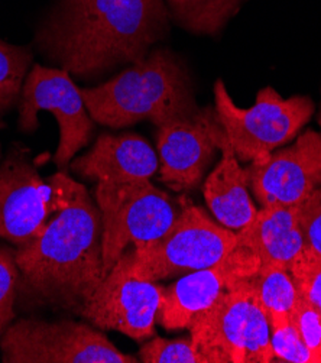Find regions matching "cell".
<instances>
[{
    "mask_svg": "<svg viewBox=\"0 0 321 363\" xmlns=\"http://www.w3.org/2000/svg\"><path fill=\"white\" fill-rule=\"evenodd\" d=\"M164 0H61L38 36L47 57L77 77L137 62L168 30Z\"/></svg>",
    "mask_w": 321,
    "mask_h": 363,
    "instance_id": "cell-1",
    "label": "cell"
},
{
    "mask_svg": "<svg viewBox=\"0 0 321 363\" xmlns=\"http://www.w3.org/2000/svg\"><path fill=\"white\" fill-rule=\"evenodd\" d=\"M103 226L86 187L44 232L16 247V306L77 313L104 279Z\"/></svg>",
    "mask_w": 321,
    "mask_h": 363,
    "instance_id": "cell-2",
    "label": "cell"
},
{
    "mask_svg": "<svg viewBox=\"0 0 321 363\" xmlns=\"http://www.w3.org/2000/svg\"><path fill=\"white\" fill-rule=\"evenodd\" d=\"M81 96L91 119L113 129L142 121L159 128L198 111L184 62L165 48L150 52L101 86L81 89Z\"/></svg>",
    "mask_w": 321,
    "mask_h": 363,
    "instance_id": "cell-3",
    "label": "cell"
},
{
    "mask_svg": "<svg viewBox=\"0 0 321 363\" xmlns=\"http://www.w3.org/2000/svg\"><path fill=\"white\" fill-rule=\"evenodd\" d=\"M83 187L64 172L44 179L29 150L13 145L0 164V240L21 247L37 239Z\"/></svg>",
    "mask_w": 321,
    "mask_h": 363,
    "instance_id": "cell-4",
    "label": "cell"
},
{
    "mask_svg": "<svg viewBox=\"0 0 321 363\" xmlns=\"http://www.w3.org/2000/svg\"><path fill=\"white\" fill-rule=\"evenodd\" d=\"M190 337L205 363H271L275 353L268 317L254 286L242 279L197 314Z\"/></svg>",
    "mask_w": 321,
    "mask_h": 363,
    "instance_id": "cell-5",
    "label": "cell"
},
{
    "mask_svg": "<svg viewBox=\"0 0 321 363\" xmlns=\"http://www.w3.org/2000/svg\"><path fill=\"white\" fill-rule=\"evenodd\" d=\"M214 111L232 148L244 162L259 164L281 145L294 139L314 115V101L307 96L282 99L272 87L259 90L251 108H240L225 83L214 84Z\"/></svg>",
    "mask_w": 321,
    "mask_h": 363,
    "instance_id": "cell-6",
    "label": "cell"
},
{
    "mask_svg": "<svg viewBox=\"0 0 321 363\" xmlns=\"http://www.w3.org/2000/svg\"><path fill=\"white\" fill-rule=\"evenodd\" d=\"M236 247L237 233L219 226L201 207L183 197L168 232L151 245L130 250V275L157 282L186 271L205 269L220 264Z\"/></svg>",
    "mask_w": 321,
    "mask_h": 363,
    "instance_id": "cell-7",
    "label": "cell"
},
{
    "mask_svg": "<svg viewBox=\"0 0 321 363\" xmlns=\"http://www.w3.org/2000/svg\"><path fill=\"white\" fill-rule=\"evenodd\" d=\"M96 201L101 213L104 277L130 243L142 247L159 240L178 214L171 197L151 179L119 186L97 184Z\"/></svg>",
    "mask_w": 321,
    "mask_h": 363,
    "instance_id": "cell-8",
    "label": "cell"
},
{
    "mask_svg": "<svg viewBox=\"0 0 321 363\" xmlns=\"http://www.w3.org/2000/svg\"><path fill=\"white\" fill-rule=\"evenodd\" d=\"M5 363H136L101 332L73 320L19 318L0 337Z\"/></svg>",
    "mask_w": 321,
    "mask_h": 363,
    "instance_id": "cell-9",
    "label": "cell"
},
{
    "mask_svg": "<svg viewBox=\"0 0 321 363\" xmlns=\"http://www.w3.org/2000/svg\"><path fill=\"white\" fill-rule=\"evenodd\" d=\"M18 106V128L22 132L38 129L41 111L51 112L58 121L60 143L54 157L58 168H65L76 154L89 145L94 123L87 112L81 90L67 71L33 65L25 79Z\"/></svg>",
    "mask_w": 321,
    "mask_h": 363,
    "instance_id": "cell-10",
    "label": "cell"
},
{
    "mask_svg": "<svg viewBox=\"0 0 321 363\" xmlns=\"http://www.w3.org/2000/svg\"><path fill=\"white\" fill-rule=\"evenodd\" d=\"M132 252L104 277L79 314L100 330H118L142 342L155 335L164 286L130 275Z\"/></svg>",
    "mask_w": 321,
    "mask_h": 363,
    "instance_id": "cell-11",
    "label": "cell"
},
{
    "mask_svg": "<svg viewBox=\"0 0 321 363\" xmlns=\"http://www.w3.org/2000/svg\"><path fill=\"white\" fill-rule=\"evenodd\" d=\"M222 132L223 128L211 106L198 108L190 118L159 126L157 147L162 183L175 191L197 187L219 150Z\"/></svg>",
    "mask_w": 321,
    "mask_h": 363,
    "instance_id": "cell-12",
    "label": "cell"
},
{
    "mask_svg": "<svg viewBox=\"0 0 321 363\" xmlns=\"http://www.w3.org/2000/svg\"><path fill=\"white\" fill-rule=\"evenodd\" d=\"M259 267L255 253L237 245L220 264L194 271L165 286L157 321L168 332L188 329L197 314L211 307L239 281L251 278Z\"/></svg>",
    "mask_w": 321,
    "mask_h": 363,
    "instance_id": "cell-13",
    "label": "cell"
},
{
    "mask_svg": "<svg viewBox=\"0 0 321 363\" xmlns=\"http://www.w3.org/2000/svg\"><path fill=\"white\" fill-rule=\"evenodd\" d=\"M261 206L303 204L321 186V133L305 130L294 145L247 168Z\"/></svg>",
    "mask_w": 321,
    "mask_h": 363,
    "instance_id": "cell-14",
    "label": "cell"
},
{
    "mask_svg": "<svg viewBox=\"0 0 321 363\" xmlns=\"http://www.w3.org/2000/svg\"><path fill=\"white\" fill-rule=\"evenodd\" d=\"M158 164L145 138L136 133H103L87 154L73 161L71 169L97 184L119 186L151 179Z\"/></svg>",
    "mask_w": 321,
    "mask_h": 363,
    "instance_id": "cell-15",
    "label": "cell"
},
{
    "mask_svg": "<svg viewBox=\"0 0 321 363\" xmlns=\"http://www.w3.org/2000/svg\"><path fill=\"white\" fill-rule=\"evenodd\" d=\"M237 233V245L259 258L261 265H279L290 271L305 247L301 228V204H271L257 211Z\"/></svg>",
    "mask_w": 321,
    "mask_h": 363,
    "instance_id": "cell-16",
    "label": "cell"
},
{
    "mask_svg": "<svg viewBox=\"0 0 321 363\" xmlns=\"http://www.w3.org/2000/svg\"><path fill=\"white\" fill-rule=\"evenodd\" d=\"M219 150L222 160L205 179L204 197L223 226L240 230L254 219L258 210L247 194V171L240 168L225 130L219 136Z\"/></svg>",
    "mask_w": 321,
    "mask_h": 363,
    "instance_id": "cell-17",
    "label": "cell"
},
{
    "mask_svg": "<svg viewBox=\"0 0 321 363\" xmlns=\"http://www.w3.org/2000/svg\"><path fill=\"white\" fill-rule=\"evenodd\" d=\"M174 21L197 35H218L239 12L243 0H165Z\"/></svg>",
    "mask_w": 321,
    "mask_h": 363,
    "instance_id": "cell-18",
    "label": "cell"
},
{
    "mask_svg": "<svg viewBox=\"0 0 321 363\" xmlns=\"http://www.w3.org/2000/svg\"><path fill=\"white\" fill-rule=\"evenodd\" d=\"M268 321L290 317L300 296L291 272L279 265H261L249 278Z\"/></svg>",
    "mask_w": 321,
    "mask_h": 363,
    "instance_id": "cell-19",
    "label": "cell"
},
{
    "mask_svg": "<svg viewBox=\"0 0 321 363\" xmlns=\"http://www.w3.org/2000/svg\"><path fill=\"white\" fill-rule=\"evenodd\" d=\"M32 52L0 40V119L19 103Z\"/></svg>",
    "mask_w": 321,
    "mask_h": 363,
    "instance_id": "cell-20",
    "label": "cell"
},
{
    "mask_svg": "<svg viewBox=\"0 0 321 363\" xmlns=\"http://www.w3.org/2000/svg\"><path fill=\"white\" fill-rule=\"evenodd\" d=\"M19 269L16 247L0 246V337L13 323L16 315Z\"/></svg>",
    "mask_w": 321,
    "mask_h": 363,
    "instance_id": "cell-21",
    "label": "cell"
},
{
    "mask_svg": "<svg viewBox=\"0 0 321 363\" xmlns=\"http://www.w3.org/2000/svg\"><path fill=\"white\" fill-rule=\"evenodd\" d=\"M269 329L275 359L291 363H315V357L300 337L291 317L269 320Z\"/></svg>",
    "mask_w": 321,
    "mask_h": 363,
    "instance_id": "cell-22",
    "label": "cell"
},
{
    "mask_svg": "<svg viewBox=\"0 0 321 363\" xmlns=\"http://www.w3.org/2000/svg\"><path fill=\"white\" fill-rule=\"evenodd\" d=\"M139 360L145 363H205L191 337L175 340L155 337L140 347Z\"/></svg>",
    "mask_w": 321,
    "mask_h": 363,
    "instance_id": "cell-23",
    "label": "cell"
},
{
    "mask_svg": "<svg viewBox=\"0 0 321 363\" xmlns=\"http://www.w3.org/2000/svg\"><path fill=\"white\" fill-rule=\"evenodd\" d=\"M290 272L300 294L321 311V257L305 246L294 259Z\"/></svg>",
    "mask_w": 321,
    "mask_h": 363,
    "instance_id": "cell-24",
    "label": "cell"
},
{
    "mask_svg": "<svg viewBox=\"0 0 321 363\" xmlns=\"http://www.w3.org/2000/svg\"><path fill=\"white\" fill-rule=\"evenodd\" d=\"M290 317L315 363H321V311L300 294Z\"/></svg>",
    "mask_w": 321,
    "mask_h": 363,
    "instance_id": "cell-25",
    "label": "cell"
},
{
    "mask_svg": "<svg viewBox=\"0 0 321 363\" xmlns=\"http://www.w3.org/2000/svg\"><path fill=\"white\" fill-rule=\"evenodd\" d=\"M301 228L305 246L321 257V186L301 204Z\"/></svg>",
    "mask_w": 321,
    "mask_h": 363,
    "instance_id": "cell-26",
    "label": "cell"
},
{
    "mask_svg": "<svg viewBox=\"0 0 321 363\" xmlns=\"http://www.w3.org/2000/svg\"><path fill=\"white\" fill-rule=\"evenodd\" d=\"M318 125L321 126V108H320V113H318Z\"/></svg>",
    "mask_w": 321,
    "mask_h": 363,
    "instance_id": "cell-27",
    "label": "cell"
}]
</instances>
